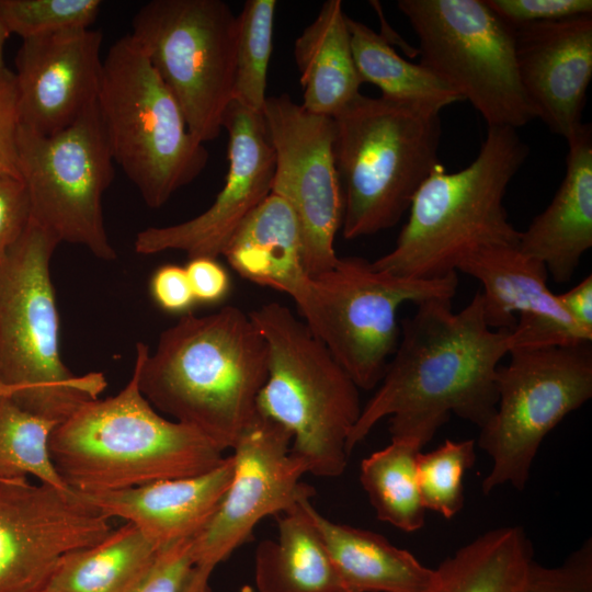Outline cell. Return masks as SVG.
I'll return each instance as SVG.
<instances>
[{"mask_svg":"<svg viewBox=\"0 0 592 592\" xmlns=\"http://www.w3.org/2000/svg\"><path fill=\"white\" fill-rule=\"evenodd\" d=\"M509 337L510 330L487 325L480 292L457 312L452 299L417 304L415 314L401 321L397 349L349 435V453L386 417L390 439L422 446L452 414L481 429L496 411L497 369L510 351Z\"/></svg>","mask_w":592,"mask_h":592,"instance_id":"1","label":"cell"},{"mask_svg":"<svg viewBox=\"0 0 592 592\" xmlns=\"http://www.w3.org/2000/svg\"><path fill=\"white\" fill-rule=\"evenodd\" d=\"M134 366L156 410L225 452L257 415L267 349L249 314L225 306L201 317L185 314L160 333L152 353L137 343Z\"/></svg>","mask_w":592,"mask_h":592,"instance_id":"2","label":"cell"},{"mask_svg":"<svg viewBox=\"0 0 592 592\" xmlns=\"http://www.w3.org/2000/svg\"><path fill=\"white\" fill-rule=\"evenodd\" d=\"M49 449L61 479L79 493L200 475L225 459L203 434L150 405L135 366L119 392L83 402L57 423Z\"/></svg>","mask_w":592,"mask_h":592,"instance_id":"3","label":"cell"},{"mask_svg":"<svg viewBox=\"0 0 592 592\" xmlns=\"http://www.w3.org/2000/svg\"><path fill=\"white\" fill-rule=\"evenodd\" d=\"M528 156L516 129L488 126L477 157L447 172L440 162L417 191L391 251L372 262L397 276L434 280L456 273L470 252L490 244H517L503 201Z\"/></svg>","mask_w":592,"mask_h":592,"instance_id":"4","label":"cell"},{"mask_svg":"<svg viewBox=\"0 0 592 592\" xmlns=\"http://www.w3.org/2000/svg\"><path fill=\"white\" fill-rule=\"evenodd\" d=\"M440 110L357 95L334 117V159L343 197L342 235L397 225L439 161Z\"/></svg>","mask_w":592,"mask_h":592,"instance_id":"5","label":"cell"},{"mask_svg":"<svg viewBox=\"0 0 592 592\" xmlns=\"http://www.w3.org/2000/svg\"><path fill=\"white\" fill-rule=\"evenodd\" d=\"M249 316L267 349L257 411L292 435L291 452L317 477L341 476L361 411L358 387L331 351L287 306L270 301Z\"/></svg>","mask_w":592,"mask_h":592,"instance_id":"6","label":"cell"},{"mask_svg":"<svg viewBox=\"0 0 592 592\" xmlns=\"http://www.w3.org/2000/svg\"><path fill=\"white\" fill-rule=\"evenodd\" d=\"M59 243L30 220L0 263V380L21 408L56 423L106 387L102 373L75 375L61 361L50 276Z\"/></svg>","mask_w":592,"mask_h":592,"instance_id":"7","label":"cell"},{"mask_svg":"<svg viewBox=\"0 0 592 592\" xmlns=\"http://www.w3.org/2000/svg\"><path fill=\"white\" fill-rule=\"evenodd\" d=\"M96 106L114 162L148 207L164 205L205 169L207 149L129 34L103 58Z\"/></svg>","mask_w":592,"mask_h":592,"instance_id":"8","label":"cell"},{"mask_svg":"<svg viewBox=\"0 0 592 592\" xmlns=\"http://www.w3.org/2000/svg\"><path fill=\"white\" fill-rule=\"evenodd\" d=\"M423 66L480 113L517 129L537 118L520 81L514 29L486 0H399Z\"/></svg>","mask_w":592,"mask_h":592,"instance_id":"9","label":"cell"},{"mask_svg":"<svg viewBox=\"0 0 592 592\" xmlns=\"http://www.w3.org/2000/svg\"><path fill=\"white\" fill-rule=\"evenodd\" d=\"M238 22L221 0H151L129 35L178 101L190 133L214 140L234 98Z\"/></svg>","mask_w":592,"mask_h":592,"instance_id":"10","label":"cell"},{"mask_svg":"<svg viewBox=\"0 0 592 592\" xmlns=\"http://www.w3.org/2000/svg\"><path fill=\"white\" fill-rule=\"evenodd\" d=\"M509 354L497 369L496 411L477 441L492 462L483 494L504 485L522 491L547 434L592 397L591 342Z\"/></svg>","mask_w":592,"mask_h":592,"instance_id":"11","label":"cell"},{"mask_svg":"<svg viewBox=\"0 0 592 592\" xmlns=\"http://www.w3.org/2000/svg\"><path fill=\"white\" fill-rule=\"evenodd\" d=\"M18 162L33 223L59 242L84 247L100 260L116 258L102 205L115 162L96 102L49 136L20 125Z\"/></svg>","mask_w":592,"mask_h":592,"instance_id":"12","label":"cell"},{"mask_svg":"<svg viewBox=\"0 0 592 592\" xmlns=\"http://www.w3.org/2000/svg\"><path fill=\"white\" fill-rule=\"evenodd\" d=\"M312 278L319 305L315 334L365 390L380 383L397 349L399 307L452 299L458 286L456 273L434 280L401 277L361 257H339L333 267Z\"/></svg>","mask_w":592,"mask_h":592,"instance_id":"13","label":"cell"},{"mask_svg":"<svg viewBox=\"0 0 592 592\" xmlns=\"http://www.w3.org/2000/svg\"><path fill=\"white\" fill-rule=\"evenodd\" d=\"M263 117L275 155L271 193L295 213L305 269L314 277L334 266L343 197L334 159L333 117L314 114L289 94L267 96Z\"/></svg>","mask_w":592,"mask_h":592,"instance_id":"14","label":"cell"},{"mask_svg":"<svg viewBox=\"0 0 592 592\" xmlns=\"http://www.w3.org/2000/svg\"><path fill=\"white\" fill-rule=\"evenodd\" d=\"M291 446V433L257 411L232 447V479L220 505L192 539L195 566L214 569L251 537L262 519L315 494L301 481L307 468Z\"/></svg>","mask_w":592,"mask_h":592,"instance_id":"15","label":"cell"},{"mask_svg":"<svg viewBox=\"0 0 592 592\" xmlns=\"http://www.w3.org/2000/svg\"><path fill=\"white\" fill-rule=\"evenodd\" d=\"M113 531L76 491L0 480V592H36L68 555Z\"/></svg>","mask_w":592,"mask_h":592,"instance_id":"16","label":"cell"},{"mask_svg":"<svg viewBox=\"0 0 592 592\" xmlns=\"http://www.w3.org/2000/svg\"><path fill=\"white\" fill-rule=\"evenodd\" d=\"M223 128L228 133L229 167L214 203L186 221L139 231L134 241L138 254L177 250L189 259H217L243 220L271 194L275 155L263 113L232 100Z\"/></svg>","mask_w":592,"mask_h":592,"instance_id":"17","label":"cell"},{"mask_svg":"<svg viewBox=\"0 0 592 592\" xmlns=\"http://www.w3.org/2000/svg\"><path fill=\"white\" fill-rule=\"evenodd\" d=\"M102 42V32L91 27L23 39L14 73L21 126L49 136L96 102Z\"/></svg>","mask_w":592,"mask_h":592,"instance_id":"18","label":"cell"},{"mask_svg":"<svg viewBox=\"0 0 592 592\" xmlns=\"http://www.w3.org/2000/svg\"><path fill=\"white\" fill-rule=\"evenodd\" d=\"M513 29L520 81L537 118L567 139L583 124L592 78V14Z\"/></svg>","mask_w":592,"mask_h":592,"instance_id":"19","label":"cell"},{"mask_svg":"<svg viewBox=\"0 0 592 592\" xmlns=\"http://www.w3.org/2000/svg\"><path fill=\"white\" fill-rule=\"evenodd\" d=\"M234 474L232 457L194 476L105 492L79 493L110 519L136 525L158 546L194 538L220 505Z\"/></svg>","mask_w":592,"mask_h":592,"instance_id":"20","label":"cell"},{"mask_svg":"<svg viewBox=\"0 0 592 592\" xmlns=\"http://www.w3.org/2000/svg\"><path fill=\"white\" fill-rule=\"evenodd\" d=\"M223 255L241 277L287 294L315 332V283L305 269L297 217L283 198L271 193L239 226Z\"/></svg>","mask_w":592,"mask_h":592,"instance_id":"21","label":"cell"},{"mask_svg":"<svg viewBox=\"0 0 592 592\" xmlns=\"http://www.w3.org/2000/svg\"><path fill=\"white\" fill-rule=\"evenodd\" d=\"M565 178L549 205L526 230L519 248L545 264L557 283L570 281L592 247V128L583 123L567 139Z\"/></svg>","mask_w":592,"mask_h":592,"instance_id":"22","label":"cell"},{"mask_svg":"<svg viewBox=\"0 0 592 592\" xmlns=\"http://www.w3.org/2000/svg\"><path fill=\"white\" fill-rule=\"evenodd\" d=\"M457 270L483 286V315L491 329L512 330L517 314L547 317L582 331L549 291L545 264L522 252L517 244L481 247L467 254Z\"/></svg>","mask_w":592,"mask_h":592,"instance_id":"23","label":"cell"},{"mask_svg":"<svg viewBox=\"0 0 592 592\" xmlns=\"http://www.w3.org/2000/svg\"><path fill=\"white\" fill-rule=\"evenodd\" d=\"M344 592H429L435 570L372 531L330 521L308 503Z\"/></svg>","mask_w":592,"mask_h":592,"instance_id":"24","label":"cell"},{"mask_svg":"<svg viewBox=\"0 0 592 592\" xmlns=\"http://www.w3.org/2000/svg\"><path fill=\"white\" fill-rule=\"evenodd\" d=\"M340 0L326 1L316 19L294 43L303 102L308 112L334 117L357 95L363 84L357 71Z\"/></svg>","mask_w":592,"mask_h":592,"instance_id":"25","label":"cell"},{"mask_svg":"<svg viewBox=\"0 0 592 592\" xmlns=\"http://www.w3.org/2000/svg\"><path fill=\"white\" fill-rule=\"evenodd\" d=\"M306 499L276 515L277 535L254 555L258 592H344Z\"/></svg>","mask_w":592,"mask_h":592,"instance_id":"26","label":"cell"},{"mask_svg":"<svg viewBox=\"0 0 592 592\" xmlns=\"http://www.w3.org/2000/svg\"><path fill=\"white\" fill-rule=\"evenodd\" d=\"M534 560L532 543L522 526L490 530L434 569L429 592H522Z\"/></svg>","mask_w":592,"mask_h":592,"instance_id":"27","label":"cell"},{"mask_svg":"<svg viewBox=\"0 0 592 592\" xmlns=\"http://www.w3.org/2000/svg\"><path fill=\"white\" fill-rule=\"evenodd\" d=\"M160 547L126 522L93 546L66 556L46 585L60 592H124Z\"/></svg>","mask_w":592,"mask_h":592,"instance_id":"28","label":"cell"},{"mask_svg":"<svg viewBox=\"0 0 592 592\" xmlns=\"http://www.w3.org/2000/svg\"><path fill=\"white\" fill-rule=\"evenodd\" d=\"M351 47L363 83L378 87L382 95L435 107L463 101L462 96L422 64H413L387 39L362 22L348 16Z\"/></svg>","mask_w":592,"mask_h":592,"instance_id":"29","label":"cell"},{"mask_svg":"<svg viewBox=\"0 0 592 592\" xmlns=\"http://www.w3.org/2000/svg\"><path fill=\"white\" fill-rule=\"evenodd\" d=\"M422 445L412 440L390 439V444L361 463L360 481L376 516L407 532L425 523L417 477V458Z\"/></svg>","mask_w":592,"mask_h":592,"instance_id":"30","label":"cell"},{"mask_svg":"<svg viewBox=\"0 0 592 592\" xmlns=\"http://www.w3.org/2000/svg\"><path fill=\"white\" fill-rule=\"evenodd\" d=\"M56 424L24 410L11 396H0V480L32 476L38 482L71 490L50 455L49 439Z\"/></svg>","mask_w":592,"mask_h":592,"instance_id":"31","label":"cell"},{"mask_svg":"<svg viewBox=\"0 0 592 592\" xmlns=\"http://www.w3.org/2000/svg\"><path fill=\"white\" fill-rule=\"evenodd\" d=\"M275 0H247L237 15L234 98L250 110L262 112L272 54Z\"/></svg>","mask_w":592,"mask_h":592,"instance_id":"32","label":"cell"},{"mask_svg":"<svg viewBox=\"0 0 592 592\" xmlns=\"http://www.w3.org/2000/svg\"><path fill=\"white\" fill-rule=\"evenodd\" d=\"M474 440H445L435 449L417 458V477L425 510L445 519L454 517L464 506L463 480L476 462Z\"/></svg>","mask_w":592,"mask_h":592,"instance_id":"33","label":"cell"},{"mask_svg":"<svg viewBox=\"0 0 592 592\" xmlns=\"http://www.w3.org/2000/svg\"><path fill=\"white\" fill-rule=\"evenodd\" d=\"M101 7L100 0H0V18L11 34L26 39L89 29Z\"/></svg>","mask_w":592,"mask_h":592,"instance_id":"34","label":"cell"},{"mask_svg":"<svg viewBox=\"0 0 592 592\" xmlns=\"http://www.w3.org/2000/svg\"><path fill=\"white\" fill-rule=\"evenodd\" d=\"M192 539L163 545L124 592H182L195 568Z\"/></svg>","mask_w":592,"mask_h":592,"instance_id":"35","label":"cell"},{"mask_svg":"<svg viewBox=\"0 0 592 592\" xmlns=\"http://www.w3.org/2000/svg\"><path fill=\"white\" fill-rule=\"evenodd\" d=\"M522 592H592V538L558 566H543L534 560Z\"/></svg>","mask_w":592,"mask_h":592,"instance_id":"36","label":"cell"},{"mask_svg":"<svg viewBox=\"0 0 592 592\" xmlns=\"http://www.w3.org/2000/svg\"><path fill=\"white\" fill-rule=\"evenodd\" d=\"M511 26L592 14L591 0H486Z\"/></svg>","mask_w":592,"mask_h":592,"instance_id":"37","label":"cell"},{"mask_svg":"<svg viewBox=\"0 0 592 592\" xmlns=\"http://www.w3.org/2000/svg\"><path fill=\"white\" fill-rule=\"evenodd\" d=\"M31 220V206L21 179L0 175V263Z\"/></svg>","mask_w":592,"mask_h":592,"instance_id":"38","label":"cell"},{"mask_svg":"<svg viewBox=\"0 0 592 592\" xmlns=\"http://www.w3.org/2000/svg\"><path fill=\"white\" fill-rule=\"evenodd\" d=\"M19 127L15 76L9 71L0 79V175L21 179L18 162Z\"/></svg>","mask_w":592,"mask_h":592,"instance_id":"39","label":"cell"},{"mask_svg":"<svg viewBox=\"0 0 592 592\" xmlns=\"http://www.w3.org/2000/svg\"><path fill=\"white\" fill-rule=\"evenodd\" d=\"M156 304L168 312H186L196 303L185 267L175 264L160 266L150 281Z\"/></svg>","mask_w":592,"mask_h":592,"instance_id":"40","label":"cell"},{"mask_svg":"<svg viewBox=\"0 0 592 592\" xmlns=\"http://www.w3.org/2000/svg\"><path fill=\"white\" fill-rule=\"evenodd\" d=\"M185 271L196 301L216 304L228 294L230 280L225 267L215 258L190 259Z\"/></svg>","mask_w":592,"mask_h":592,"instance_id":"41","label":"cell"},{"mask_svg":"<svg viewBox=\"0 0 592 592\" xmlns=\"http://www.w3.org/2000/svg\"><path fill=\"white\" fill-rule=\"evenodd\" d=\"M573 322L592 338V276H585L566 293L556 295Z\"/></svg>","mask_w":592,"mask_h":592,"instance_id":"42","label":"cell"},{"mask_svg":"<svg viewBox=\"0 0 592 592\" xmlns=\"http://www.w3.org/2000/svg\"><path fill=\"white\" fill-rule=\"evenodd\" d=\"M214 569L195 566L182 592H209V577Z\"/></svg>","mask_w":592,"mask_h":592,"instance_id":"43","label":"cell"},{"mask_svg":"<svg viewBox=\"0 0 592 592\" xmlns=\"http://www.w3.org/2000/svg\"><path fill=\"white\" fill-rule=\"evenodd\" d=\"M10 34L11 33L9 32V30L7 29V26L3 23L2 19L0 18V79L3 78L10 71L5 67L4 57H3L4 45H5L7 39L10 36Z\"/></svg>","mask_w":592,"mask_h":592,"instance_id":"44","label":"cell"},{"mask_svg":"<svg viewBox=\"0 0 592 592\" xmlns=\"http://www.w3.org/2000/svg\"><path fill=\"white\" fill-rule=\"evenodd\" d=\"M18 392V390L15 388H12V387H9L7 385H4L1 380H0V396H3V395H9V396H14L15 394Z\"/></svg>","mask_w":592,"mask_h":592,"instance_id":"45","label":"cell"},{"mask_svg":"<svg viewBox=\"0 0 592 592\" xmlns=\"http://www.w3.org/2000/svg\"><path fill=\"white\" fill-rule=\"evenodd\" d=\"M36 592H60V591L55 590V589H53V588H49V587L45 585L44 588L39 589V590L36 591Z\"/></svg>","mask_w":592,"mask_h":592,"instance_id":"46","label":"cell"}]
</instances>
